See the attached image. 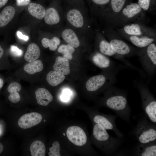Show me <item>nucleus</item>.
<instances>
[{
  "label": "nucleus",
  "mask_w": 156,
  "mask_h": 156,
  "mask_svg": "<svg viewBox=\"0 0 156 156\" xmlns=\"http://www.w3.org/2000/svg\"><path fill=\"white\" fill-rule=\"evenodd\" d=\"M60 36L58 35L54 36L51 38L44 37L42 39V46L45 48L49 47L52 51H55L61 42Z\"/></svg>",
  "instance_id": "obj_27"
},
{
  "label": "nucleus",
  "mask_w": 156,
  "mask_h": 156,
  "mask_svg": "<svg viewBox=\"0 0 156 156\" xmlns=\"http://www.w3.org/2000/svg\"><path fill=\"white\" fill-rule=\"evenodd\" d=\"M10 51L14 56L17 57L21 56L23 54V51L19 49L16 46L12 45L10 47Z\"/></svg>",
  "instance_id": "obj_33"
},
{
  "label": "nucleus",
  "mask_w": 156,
  "mask_h": 156,
  "mask_svg": "<svg viewBox=\"0 0 156 156\" xmlns=\"http://www.w3.org/2000/svg\"><path fill=\"white\" fill-rule=\"evenodd\" d=\"M60 144L59 142L55 141L52 144V146L49 148L48 153L49 156H60Z\"/></svg>",
  "instance_id": "obj_31"
},
{
  "label": "nucleus",
  "mask_w": 156,
  "mask_h": 156,
  "mask_svg": "<svg viewBox=\"0 0 156 156\" xmlns=\"http://www.w3.org/2000/svg\"><path fill=\"white\" fill-rule=\"evenodd\" d=\"M4 50L0 45V60L2 57L4 53Z\"/></svg>",
  "instance_id": "obj_36"
},
{
  "label": "nucleus",
  "mask_w": 156,
  "mask_h": 156,
  "mask_svg": "<svg viewBox=\"0 0 156 156\" xmlns=\"http://www.w3.org/2000/svg\"><path fill=\"white\" fill-rule=\"evenodd\" d=\"M28 5V10L31 15L39 20L43 18L46 9L42 5L34 2L30 3Z\"/></svg>",
  "instance_id": "obj_22"
},
{
  "label": "nucleus",
  "mask_w": 156,
  "mask_h": 156,
  "mask_svg": "<svg viewBox=\"0 0 156 156\" xmlns=\"http://www.w3.org/2000/svg\"><path fill=\"white\" fill-rule=\"evenodd\" d=\"M43 65L42 61L39 60L30 62L26 64L24 67L25 71L30 75L40 72L43 70Z\"/></svg>",
  "instance_id": "obj_28"
},
{
  "label": "nucleus",
  "mask_w": 156,
  "mask_h": 156,
  "mask_svg": "<svg viewBox=\"0 0 156 156\" xmlns=\"http://www.w3.org/2000/svg\"><path fill=\"white\" fill-rule=\"evenodd\" d=\"M64 75L55 70L50 71L47 74L46 80L51 86H56L62 83L65 79Z\"/></svg>",
  "instance_id": "obj_25"
},
{
  "label": "nucleus",
  "mask_w": 156,
  "mask_h": 156,
  "mask_svg": "<svg viewBox=\"0 0 156 156\" xmlns=\"http://www.w3.org/2000/svg\"><path fill=\"white\" fill-rule=\"evenodd\" d=\"M95 31L94 38L98 49L97 50L106 56L121 61L130 68L140 71L125 57L117 54L112 49L109 41L100 31Z\"/></svg>",
  "instance_id": "obj_9"
},
{
  "label": "nucleus",
  "mask_w": 156,
  "mask_h": 156,
  "mask_svg": "<svg viewBox=\"0 0 156 156\" xmlns=\"http://www.w3.org/2000/svg\"><path fill=\"white\" fill-rule=\"evenodd\" d=\"M146 24L141 22H136L126 24L117 28L129 35L156 36L155 29Z\"/></svg>",
  "instance_id": "obj_12"
},
{
  "label": "nucleus",
  "mask_w": 156,
  "mask_h": 156,
  "mask_svg": "<svg viewBox=\"0 0 156 156\" xmlns=\"http://www.w3.org/2000/svg\"><path fill=\"white\" fill-rule=\"evenodd\" d=\"M71 94V92L69 89L64 90L60 96L61 100L64 102L67 101L69 100Z\"/></svg>",
  "instance_id": "obj_32"
},
{
  "label": "nucleus",
  "mask_w": 156,
  "mask_h": 156,
  "mask_svg": "<svg viewBox=\"0 0 156 156\" xmlns=\"http://www.w3.org/2000/svg\"><path fill=\"white\" fill-rule=\"evenodd\" d=\"M105 103L117 116L129 123L131 109L128 102L127 93L112 85L107 88Z\"/></svg>",
  "instance_id": "obj_2"
},
{
  "label": "nucleus",
  "mask_w": 156,
  "mask_h": 156,
  "mask_svg": "<svg viewBox=\"0 0 156 156\" xmlns=\"http://www.w3.org/2000/svg\"><path fill=\"white\" fill-rule=\"evenodd\" d=\"M16 3L18 6H25L30 3V0H16Z\"/></svg>",
  "instance_id": "obj_34"
},
{
  "label": "nucleus",
  "mask_w": 156,
  "mask_h": 156,
  "mask_svg": "<svg viewBox=\"0 0 156 156\" xmlns=\"http://www.w3.org/2000/svg\"><path fill=\"white\" fill-rule=\"evenodd\" d=\"M150 21L146 14V12L138 3H129L122 10L116 21L114 29L121 27L126 24L136 22H141L147 24Z\"/></svg>",
  "instance_id": "obj_4"
},
{
  "label": "nucleus",
  "mask_w": 156,
  "mask_h": 156,
  "mask_svg": "<svg viewBox=\"0 0 156 156\" xmlns=\"http://www.w3.org/2000/svg\"><path fill=\"white\" fill-rule=\"evenodd\" d=\"M15 12V9L12 6H6L0 13V27L7 25L13 18Z\"/></svg>",
  "instance_id": "obj_21"
},
{
  "label": "nucleus",
  "mask_w": 156,
  "mask_h": 156,
  "mask_svg": "<svg viewBox=\"0 0 156 156\" xmlns=\"http://www.w3.org/2000/svg\"><path fill=\"white\" fill-rule=\"evenodd\" d=\"M115 29L123 39L130 42L138 48H144L156 41V36L129 35L124 33L118 28Z\"/></svg>",
  "instance_id": "obj_14"
},
{
  "label": "nucleus",
  "mask_w": 156,
  "mask_h": 156,
  "mask_svg": "<svg viewBox=\"0 0 156 156\" xmlns=\"http://www.w3.org/2000/svg\"><path fill=\"white\" fill-rule=\"evenodd\" d=\"M35 94L38 103L42 106L47 105L53 100L51 94L44 88H38L35 91Z\"/></svg>",
  "instance_id": "obj_19"
},
{
  "label": "nucleus",
  "mask_w": 156,
  "mask_h": 156,
  "mask_svg": "<svg viewBox=\"0 0 156 156\" xmlns=\"http://www.w3.org/2000/svg\"><path fill=\"white\" fill-rule=\"evenodd\" d=\"M31 154L32 156H45L46 148L44 144L41 141L33 142L30 146Z\"/></svg>",
  "instance_id": "obj_26"
},
{
  "label": "nucleus",
  "mask_w": 156,
  "mask_h": 156,
  "mask_svg": "<svg viewBox=\"0 0 156 156\" xmlns=\"http://www.w3.org/2000/svg\"><path fill=\"white\" fill-rule=\"evenodd\" d=\"M44 121H45V120H44Z\"/></svg>",
  "instance_id": "obj_40"
},
{
  "label": "nucleus",
  "mask_w": 156,
  "mask_h": 156,
  "mask_svg": "<svg viewBox=\"0 0 156 156\" xmlns=\"http://www.w3.org/2000/svg\"><path fill=\"white\" fill-rule=\"evenodd\" d=\"M58 35L67 44L75 49L80 47L81 41L89 39L66 24L61 30Z\"/></svg>",
  "instance_id": "obj_13"
},
{
  "label": "nucleus",
  "mask_w": 156,
  "mask_h": 156,
  "mask_svg": "<svg viewBox=\"0 0 156 156\" xmlns=\"http://www.w3.org/2000/svg\"><path fill=\"white\" fill-rule=\"evenodd\" d=\"M92 61L98 67L108 71L118 72L119 68L109 57L96 50L91 56Z\"/></svg>",
  "instance_id": "obj_15"
},
{
  "label": "nucleus",
  "mask_w": 156,
  "mask_h": 156,
  "mask_svg": "<svg viewBox=\"0 0 156 156\" xmlns=\"http://www.w3.org/2000/svg\"><path fill=\"white\" fill-rule=\"evenodd\" d=\"M98 30L109 41L112 49L117 54L124 57L138 55L140 49L127 43L114 29L103 28Z\"/></svg>",
  "instance_id": "obj_3"
},
{
  "label": "nucleus",
  "mask_w": 156,
  "mask_h": 156,
  "mask_svg": "<svg viewBox=\"0 0 156 156\" xmlns=\"http://www.w3.org/2000/svg\"><path fill=\"white\" fill-rule=\"evenodd\" d=\"M43 19L47 25L56 26L58 35L65 24L63 9L60 7L51 6L47 8Z\"/></svg>",
  "instance_id": "obj_11"
},
{
  "label": "nucleus",
  "mask_w": 156,
  "mask_h": 156,
  "mask_svg": "<svg viewBox=\"0 0 156 156\" xmlns=\"http://www.w3.org/2000/svg\"><path fill=\"white\" fill-rule=\"evenodd\" d=\"M63 11L65 24L89 39L94 38L95 31L89 12L77 7L68 8Z\"/></svg>",
  "instance_id": "obj_1"
},
{
  "label": "nucleus",
  "mask_w": 156,
  "mask_h": 156,
  "mask_svg": "<svg viewBox=\"0 0 156 156\" xmlns=\"http://www.w3.org/2000/svg\"><path fill=\"white\" fill-rule=\"evenodd\" d=\"M3 147L2 144L0 142V153L3 151Z\"/></svg>",
  "instance_id": "obj_38"
},
{
  "label": "nucleus",
  "mask_w": 156,
  "mask_h": 156,
  "mask_svg": "<svg viewBox=\"0 0 156 156\" xmlns=\"http://www.w3.org/2000/svg\"><path fill=\"white\" fill-rule=\"evenodd\" d=\"M133 132L140 143L156 141V124L148 120L145 115L138 120Z\"/></svg>",
  "instance_id": "obj_6"
},
{
  "label": "nucleus",
  "mask_w": 156,
  "mask_h": 156,
  "mask_svg": "<svg viewBox=\"0 0 156 156\" xmlns=\"http://www.w3.org/2000/svg\"><path fill=\"white\" fill-rule=\"evenodd\" d=\"M42 117L39 113L32 112L22 116L18 122L19 126L23 129H27L35 126L41 121Z\"/></svg>",
  "instance_id": "obj_17"
},
{
  "label": "nucleus",
  "mask_w": 156,
  "mask_h": 156,
  "mask_svg": "<svg viewBox=\"0 0 156 156\" xmlns=\"http://www.w3.org/2000/svg\"><path fill=\"white\" fill-rule=\"evenodd\" d=\"M75 51V49L68 44H62L57 49L58 52L62 54L63 57L68 60H71L72 59L73 54Z\"/></svg>",
  "instance_id": "obj_29"
},
{
  "label": "nucleus",
  "mask_w": 156,
  "mask_h": 156,
  "mask_svg": "<svg viewBox=\"0 0 156 156\" xmlns=\"http://www.w3.org/2000/svg\"><path fill=\"white\" fill-rule=\"evenodd\" d=\"M68 140L75 145L79 146L85 145L87 141V136L83 130L77 126L69 127L66 131Z\"/></svg>",
  "instance_id": "obj_16"
},
{
  "label": "nucleus",
  "mask_w": 156,
  "mask_h": 156,
  "mask_svg": "<svg viewBox=\"0 0 156 156\" xmlns=\"http://www.w3.org/2000/svg\"><path fill=\"white\" fill-rule=\"evenodd\" d=\"M152 0H138V4L144 11H153L155 8L152 5Z\"/></svg>",
  "instance_id": "obj_30"
},
{
  "label": "nucleus",
  "mask_w": 156,
  "mask_h": 156,
  "mask_svg": "<svg viewBox=\"0 0 156 156\" xmlns=\"http://www.w3.org/2000/svg\"><path fill=\"white\" fill-rule=\"evenodd\" d=\"M40 51L38 46L35 43H31L28 46L24 55V59L30 62L36 60L39 57Z\"/></svg>",
  "instance_id": "obj_24"
},
{
  "label": "nucleus",
  "mask_w": 156,
  "mask_h": 156,
  "mask_svg": "<svg viewBox=\"0 0 156 156\" xmlns=\"http://www.w3.org/2000/svg\"><path fill=\"white\" fill-rule=\"evenodd\" d=\"M63 135H64L65 136V134L64 133H63Z\"/></svg>",
  "instance_id": "obj_39"
},
{
  "label": "nucleus",
  "mask_w": 156,
  "mask_h": 156,
  "mask_svg": "<svg viewBox=\"0 0 156 156\" xmlns=\"http://www.w3.org/2000/svg\"><path fill=\"white\" fill-rule=\"evenodd\" d=\"M138 56L144 70L149 75H153L156 70V41L140 49Z\"/></svg>",
  "instance_id": "obj_8"
},
{
  "label": "nucleus",
  "mask_w": 156,
  "mask_h": 156,
  "mask_svg": "<svg viewBox=\"0 0 156 156\" xmlns=\"http://www.w3.org/2000/svg\"><path fill=\"white\" fill-rule=\"evenodd\" d=\"M135 154L140 156H156V141L146 144L140 143L137 147Z\"/></svg>",
  "instance_id": "obj_18"
},
{
  "label": "nucleus",
  "mask_w": 156,
  "mask_h": 156,
  "mask_svg": "<svg viewBox=\"0 0 156 156\" xmlns=\"http://www.w3.org/2000/svg\"><path fill=\"white\" fill-rule=\"evenodd\" d=\"M136 87L140 96L145 115L150 121L156 124V100L147 86L143 82H135Z\"/></svg>",
  "instance_id": "obj_5"
},
{
  "label": "nucleus",
  "mask_w": 156,
  "mask_h": 156,
  "mask_svg": "<svg viewBox=\"0 0 156 156\" xmlns=\"http://www.w3.org/2000/svg\"><path fill=\"white\" fill-rule=\"evenodd\" d=\"M117 73L116 71H107L105 75L100 74L91 77L86 83L87 90L95 92L105 86L108 88L113 85L116 82Z\"/></svg>",
  "instance_id": "obj_10"
},
{
  "label": "nucleus",
  "mask_w": 156,
  "mask_h": 156,
  "mask_svg": "<svg viewBox=\"0 0 156 156\" xmlns=\"http://www.w3.org/2000/svg\"><path fill=\"white\" fill-rule=\"evenodd\" d=\"M4 84V81L3 79L0 77V89L2 87Z\"/></svg>",
  "instance_id": "obj_37"
},
{
  "label": "nucleus",
  "mask_w": 156,
  "mask_h": 156,
  "mask_svg": "<svg viewBox=\"0 0 156 156\" xmlns=\"http://www.w3.org/2000/svg\"><path fill=\"white\" fill-rule=\"evenodd\" d=\"M16 34L19 38L24 40L25 41H27L29 39V37L28 36L23 34L20 31H17Z\"/></svg>",
  "instance_id": "obj_35"
},
{
  "label": "nucleus",
  "mask_w": 156,
  "mask_h": 156,
  "mask_svg": "<svg viewBox=\"0 0 156 156\" xmlns=\"http://www.w3.org/2000/svg\"><path fill=\"white\" fill-rule=\"evenodd\" d=\"M93 135L96 141L102 144V147L107 153L110 155L116 151L122 142L120 138L110 136L105 129L99 125L93 128Z\"/></svg>",
  "instance_id": "obj_7"
},
{
  "label": "nucleus",
  "mask_w": 156,
  "mask_h": 156,
  "mask_svg": "<svg viewBox=\"0 0 156 156\" xmlns=\"http://www.w3.org/2000/svg\"><path fill=\"white\" fill-rule=\"evenodd\" d=\"M53 68L55 70L64 75H68L70 73L68 60L63 57L58 56L56 58Z\"/></svg>",
  "instance_id": "obj_20"
},
{
  "label": "nucleus",
  "mask_w": 156,
  "mask_h": 156,
  "mask_svg": "<svg viewBox=\"0 0 156 156\" xmlns=\"http://www.w3.org/2000/svg\"><path fill=\"white\" fill-rule=\"evenodd\" d=\"M21 88L20 84L16 82H12L9 85L7 88V90L10 93L8 99L10 102L16 103L20 101L21 97L18 92Z\"/></svg>",
  "instance_id": "obj_23"
}]
</instances>
